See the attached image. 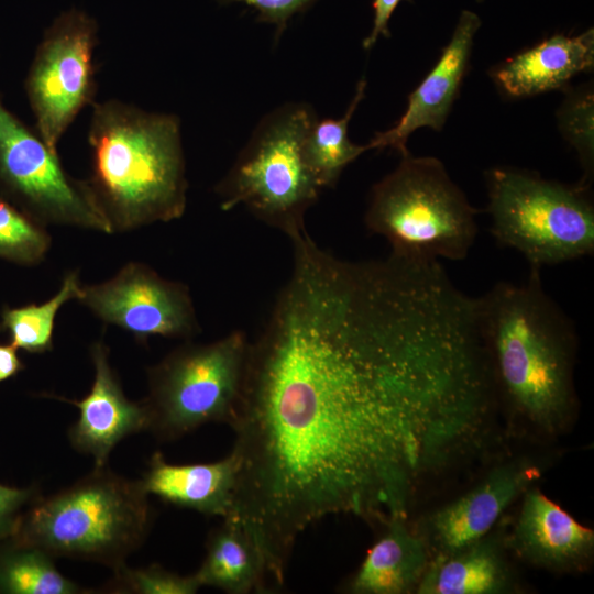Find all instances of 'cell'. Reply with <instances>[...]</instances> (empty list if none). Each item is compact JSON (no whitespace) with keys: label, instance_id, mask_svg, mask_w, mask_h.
<instances>
[{"label":"cell","instance_id":"obj_1","mask_svg":"<svg viewBox=\"0 0 594 594\" xmlns=\"http://www.w3.org/2000/svg\"><path fill=\"white\" fill-rule=\"evenodd\" d=\"M229 424L239 520L280 587L329 516L382 527L484 458L498 405L474 297L440 263L352 262L306 232ZM226 518V517H224Z\"/></svg>","mask_w":594,"mask_h":594},{"label":"cell","instance_id":"obj_2","mask_svg":"<svg viewBox=\"0 0 594 594\" xmlns=\"http://www.w3.org/2000/svg\"><path fill=\"white\" fill-rule=\"evenodd\" d=\"M540 270L499 282L477 298V320L498 403L541 437L564 431L576 409V333L546 293Z\"/></svg>","mask_w":594,"mask_h":594},{"label":"cell","instance_id":"obj_3","mask_svg":"<svg viewBox=\"0 0 594 594\" xmlns=\"http://www.w3.org/2000/svg\"><path fill=\"white\" fill-rule=\"evenodd\" d=\"M91 108L85 182L112 233L180 218L188 189L180 119L116 98Z\"/></svg>","mask_w":594,"mask_h":594},{"label":"cell","instance_id":"obj_4","mask_svg":"<svg viewBox=\"0 0 594 594\" xmlns=\"http://www.w3.org/2000/svg\"><path fill=\"white\" fill-rule=\"evenodd\" d=\"M147 493L105 466L40 499L20 528L21 542L52 557L107 564L113 570L145 539L151 522Z\"/></svg>","mask_w":594,"mask_h":594},{"label":"cell","instance_id":"obj_5","mask_svg":"<svg viewBox=\"0 0 594 594\" xmlns=\"http://www.w3.org/2000/svg\"><path fill=\"white\" fill-rule=\"evenodd\" d=\"M476 212L441 161L408 152L373 186L365 224L387 240L394 257L460 261L477 235Z\"/></svg>","mask_w":594,"mask_h":594},{"label":"cell","instance_id":"obj_6","mask_svg":"<svg viewBox=\"0 0 594 594\" xmlns=\"http://www.w3.org/2000/svg\"><path fill=\"white\" fill-rule=\"evenodd\" d=\"M317 120L307 103H287L265 116L216 187L222 210L244 206L288 238L305 230V215L322 189L304 156Z\"/></svg>","mask_w":594,"mask_h":594},{"label":"cell","instance_id":"obj_7","mask_svg":"<svg viewBox=\"0 0 594 594\" xmlns=\"http://www.w3.org/2000/svg\"><path fill=\"white\" fill-rule=\"evenodd\" d=\"M491 232L541 268L594 252V207L587 186H568L510 167L486 173Z\"/></svg>","mask_w":594,"mask_h":594},{"label":"cell","instance_id":"obj_8","mask_svg":"<svg viewBox=\"0 0 594 594\" xmlns=\"http://www.w3.org/2000/svg\"><path fill=\"white\" fill-rule=\"evenodd\" d=\"M249 344L232 331L206 344H184L148 370L143 400L148 429L175 440L209 422L230 424L240 398Z\"/></svg>","mask_w":594,"mask_h":594},{"label":"cell","instance_id":"obj_9","mask_svg":"<svg viewBox=\"0 0 594 594\" xmlns=\"http://www.w3.org/2000/svg\"><path fill=\"white\" fill-rule=\"evenodd\" d=\"M98 44L96 18L70 7L52 20L36 45L24 91L35 130L55 152L79 113L96 102Z\"/></svg>","mask_w":594,"mask_h":594},{"label":"cell","instance_id":"obj_10","mask_svg":"<svg viewBox=\"0 0 594 594\" xmlns=\"http://www.w3.org/2000/svg\"><path fill=\"white\" fill-rule=\"evenodd\" d=\"M0 197L45 227L112 233L85 179L65 169L58 152L6 106L1 92Z\"/></svg>","mask_w":594,"mask_h":594},{"label":"cell","instance_id":"obj_11","mask_svg":"<svg viewBox=\"0 0 594 594\" xmlns=\"http://www.w3.org/2000/svg\"><path fill=\"white\" fill-rule=\"evenodd\" d=\"M76 299L139 341L153 336L186 339L199 332L189 288L142 263L125 264L106 282L80 285Z\"/></svg>","mask_w":594,"mask_h":594},{"label":"cell","instance_id":"obj_12","mask_svg":"<svg viewBox=\"0 0 594 594\" xmlns=\"http://www.w3.org/2000/svg\"><path fill=\"white\" fill-rule=\"evenodd\" d=\"M539 475V466L528 459L502 463L465 494L428 514L416 529L431 557L454 552L487 535Z\"/></svg>","mask_w":594,"mask_h":594},{"label":"cell","instance_id":"obj_13","mask_svg":"<svg viewBox=\"0 0 594 594\" xmlns=\"http://www.w3.org/2000/svg\"><path fill=\"white\" fill-rule=\"evenodd\" d=\"M504 540L507 550L525 562L552 572H581L594 553V531L532 485L520 496L519 512Z\"/></svg>","mask_w":594,"mask_h":594},{"label":"cell","instance_id":"obj_14","mask_svg":"<svg viewBox=\"0 0 594 594\" xmlns=\"http://www.w3.org/2000/svg\"><path fill=\"white\" fill-rule=\"evenodd\" d=\"M90 355L95 367L90 392L81 400L58 398L79 409V418L68 431L73 448L91 455L96 468H102L117 443L148 429V413L143 402L125 397L102 342L92 344Z\"/></svg>","mask_w":594,"mask_h":594},{"label":"cell","instance_id":"obj_15","mask_svg":"<svg viewBox=\"0 0 594 594\" xmlns=\"http://www.w3.org/2000/svg\"><path fill=\"white\" fill-rule=\"evenodd\" d=\"M481 26V19L472 11L461 12L450 42L443 47L441 56L432 70L408 96L404 114L387 131L380 132L369 143L370 148L391 147L402 155L409 135L419 128L440 131L458 97L465 75L473 40Z\"/></svg>","mask_w":594,"mask_h":594},{"label":"cell","instance_id":"obj_16","mask_svg":"<svg viewBox=\"0 0 594 594\" xmlns=\"http://www.w3.org/2000/svg\"><path fill=\"white\" fill-rule=\"evenodd\" d=\"M594 66V32L556 34L495 67L492 77L510 97L522 98L562 89Z\"/></svg>","mask_w":594,"mask_h":594},{"label":"cell","instance_id":"obj_17","mask_svg":"<svg viewBox=\"0 0 594 594\" xmlns=\"http://www.w3.org/2000/svg\"><path fill=\"white\" fill-rule=\"evenodd\" d=\"M238 475L232 451L219 461L195 464H172L156 452L141 483L147 494L167 503L223 519L233 506Z\"/></svg>","mask_w":594,"mask_h":594},{"label":"cell","instance_id":"obj_18","mask_svg":"<svg viewBox=\"0 0 594 594\" xmlns=\"http://www.w3.org/2000/svg\"><path fill=\"white\" fill-rule=\"evenodd\" d=\"M504 531L492 530L454 552L433 556L416 590L418 594H501L516 581L507 558Z\"/></svg>","mask_w":594,"mask_h":594},{"label":"cell","instance_id":"obj_19","mask_svg":"<svg viewBox=\"0 0 594 594\" xmlns=\"http://www.w3.org/2000/svg\"><path fill=\"white\" fill-rule=\"evenodd\" d=\"M382 528L344 590L354 594L416 593L431 559L424 537L408 519H393Z\"/></svg>","mask_w":594,"mask_h":594},{"label":"cell","instance_id":"obj_20","mask_svg":"<svg viewBox=\"0 0 594 594\" xmlns=\"http://www.w3.org/2000/svg\"><path fill=\"white\" fill-rule=\"evenodd\" d=\"M200 585L230 594L265 593L272 588L262 553L243 525L223 518L206 543V556L195 573Z\"/></svg>","mask_w":594,"mask_h":594},{"label":"cell","instance_id":"obj_21","mask_svg":"<svg viewBox=\"0 0 594 594\" xmlns=\"http://www.w3.org/2000/svg\"><path fill=\"white\" fill-rule=\"evenodd\" d=\"M366 81L358 82L355 95L340 119L316 120L304 140V156L318 185L323 189L333 187L342 170L365 151L371 150L369 143H352L348 135V127L355 109L365 94Z\"/></svg>","mask_w":594,"mask_h":594},{"label":"cell","instance_id":"obj_22","mask_svg":"<svg viewBox=\"0 0 594 594\" xmlns=\"http://www.w3.org/2000/svg\"><path fill=\"white\" fill-rule=\"evenodd\" d=\"M77 271L67 273L59 290L42 304L4 307L0 331L8 332L16 349L29 353H44L53 348L55 319L64 304L76 299L80 288Z\"/></svg>","mask_w":594,"mask_h":594},{"label":"cell","instance_id":"obj_23","mask_svg":"<svg viewBox=\"0 0 594 594\" xmlns=\"http://www.w3.org/2000/svg\"><path fill=\"white\" fill-rule=\"evenodd\" d=\"M0 591L12 594H75L82 588L66 579L52 556L23 544L0 556Z\"/></svg>","mask_w":594,"mask_h":594},{"label":"cell","instance_id":"obj_24","mask_svg":"<svg viewBox=\"0 0 594 594\" xmlns=\"http://www.w3.org/2000/svg\"><path fill=\"white\" fill-rule=\"evenodd\" d=\"M51 242L45 226L0 197V258L33 266L45 258Z\"/></svg>","mask_w":594,"mask_h":594},{"label":"cell","instance_id":"obj_25","mask_svg":"<svg viewBox=\"0 0 594 594\" xmlns=\"http://www.w3.org/2000/svg\"><path fill=\"white\" fill-rule=\"evenodd\" d=\"M593 105L592 85L586 84L566 92L557 113L562 135L576 150L585 170L580 183L584 186L593 173Z\"/></svg>","mask_w":594,"mask_h":594},{"label":"cell","instance_id":"obj_26","mask_svg":"<svg viewBox=\"0 0 594 594\" xmlns=\"http://www.w3.org/2000/svg\"><path fill=\"white\" fill-rule=\"evenodd\" d=\"M114 590L141 594H193L200 587L196 575H179L160 565L128 569L124 564L114 570Z\"/></svg>","mask_w":594,"mask_h":594},{"label":"cell","instance_id":"obj_27","mask_svg":"<svg viewBox=\"0 0 594 594\" xmlns=\"http://www.w3.org/2000/svg\"><path fill=\"white\" fill-rule=\"evenodd\" d=\"M219 4L242 3L252 8L257 21L275 26L276 37L280 36L288 21L318 0H216Z\"/></svg>","mask_w":594,"mask_h":594},{"label":"cell","instance_id":"obj_28","mask_svg":"<svg viewBox=\"0 0 594 594\" xmlns=\"http://www.w3.org/2000/svg\"><path fill=\"white\" fill-rule=\"evenodd\" d=\"M32 495V488L21 490L0 484V538L18 529L15 514Z\"/></svg>","mask_w":594,"mask_h":594},{"label":"cell","instance_id":"obj_29","mask_svg":"<svg viewBox=\"0 0 594 594\" xmlns=\"http://www.w3.org/2000/svg\"><path fill=\"white\" fill-rule=\"evenodd\" d=\"M405 0H374L373 26L370 34L363 41L365 50L372 48L380 36L389 37L388 23L398 4ZM410 1V0H407Z\"/></svg>","mask_w":594,"mask_h":594},{"label":"cell","instance_id":"obj_30","mask_svg":"<svg viewBox=\"0 0 594 594\" xmlns=\"http://www.w3.org/2000/svg\"><path fill=\"white\" fill-rule=\"evenodd\" d=\"M23 369L18 356L16 348L10 344H0V382L6 381Z\"/></svg>","mask_w":594,"mask_h":594}]
</instances>
